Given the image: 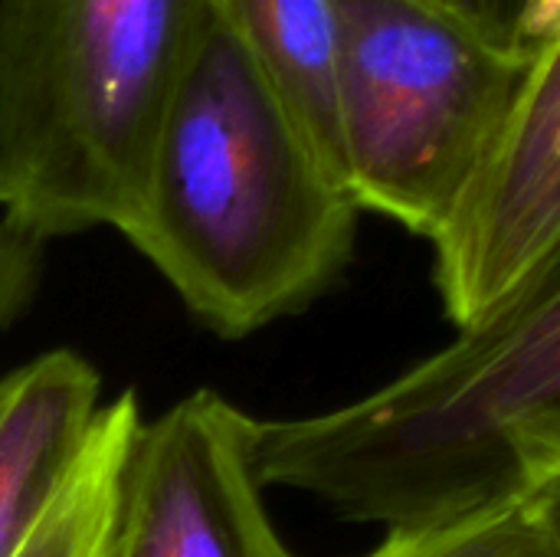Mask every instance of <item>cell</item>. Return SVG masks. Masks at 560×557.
<instances>
[{
	"label": "cell",
	"mask_w": 560,
	"mask_h": 557,
	"mask_svg": "<svg viewBox=\"0 0 560 557\" xmlns=\"http://www.w3.org/2000/svg\"><path fill=\"white\" fill-rule=\"evenodd\" d=\"M266 489L387 532L525 496L560 466V240L482 318L328 414L256 420Z\"/></svg>",
	"instance_id": "cell-1"
},
{
	"label": "cell",
	"mask_w": 560,
	"mask_h": 557,
	"mask_svg": "<svg viewBox=\"0 0 560 557\" xmlns=\"http://www.w3.org/2000/svg\"><path fill=\"white\" fill-rule=\"evenodd\" d=\"M358 213L213 0L121 236L233 341L308 309L341 276Z\"/></svg>",
	"instance_id": "cell-2"
},
{
	"label": "cell",
	"mask_w": 560,
	"mask_h": 557,
	"mask_svg": "<svg viewBox=\"0 0 560 557\" xmlns=\"http://www.w3.org/2000/svg\"><path fill=\"white\" fill-rule=\"evenodd\" d=\"M213 0H0V220L39 243L138 213Z\"/></svg>",
	"instance_id": "cell-3"
},
{
	"label": "cell",
	"mask_w": 560,
	"mask_h": 557,
	"mask_svg": "<svg viewBox=\"0 0 560 557\" xmlns=\"http://www.w3.org/2000/svg\"><path fill=\"white\" fill-rule=\"evenodd\" d=\"M345 184L436 243L492 164L541 53L486 43L433 0H331Z\"/></svg>",
	"instance_id": "cell-4"
},
{
	"label": "cell",
	"mask_w": 560,
	"mask_h": 557,
	"mask_svg": "<svg viewBox=\"0 0 560 557\" xmlns=\"http://www.w3.org/2000/svg\"><path fill=\"white\" fill-rule=\"evenodd\" d=\"M256 417L197 391L141 423L105 557H292L253 463Z\"/></svg>",
	"instance_id": "cell-5"
},
{
	"label": "cell",
	"mask_w": 560,
	"mask_h": 557,
	"mask_svg": "<svg viewBox=\"0 0 560 557\" xmlns=\"http://www.w3.org/2000/svg\"><path fill=\"white\" fill-rule=\"evenodd\" d=\"M560 240V39L532 69L482 181L436 246V286L456 328L482 318Z\"/></svg>",
	"instance_id": "cell-6"
},
{
	"label": "cell",
	"mask_w": 560,
	"mask_h": 557,
	"mask_svg": "<svg viewBox=\"0 0 560 557\" xmlns=\"http://www.w3.org/2000/svg\"><path fill=\"white\" fill-rule=\"evenodd\" d=\"M82 355L46 351L0 378V557H13L66 483L102 410Z\"/></svg>",
	"instance_id": "cell-7"
},
{
	"label": "cell",
	"mask_w": 560,
	"mask_h": 557,
	"mask_svg": "<svg viewBox=\"0 0 560 557\" xmlns=\"http://www.w3.org/2000/svg\"><path fill=\"white\" fill-rule=\"evenodd\" d=\"M217 7L299 118L325 164L345 184L338 131V30L331 0H217Z\"/></svg>",
	"instance_id": "cell-8"
},
{
	"label": "cell",
	"mask_w": 560,
	"mask_h": 557,
	"mask_svg": "<svg viewBox=\"0 0 560 557\" xmlns=\"http://www.w3.org/2000/svg\"><path fill=\"white\" fill-rule=\"evenodd\" d=\"M141 423V407L131 391L102 404L66 483L13 557H105L125 466Z\"/></svg>",
	"instance_id": "cell-9"
},
{
	"label": "cell",
	"mask_w": 560,
	"mask_h": 557,
	"mask_svg": "<svg viewBox=\"0 0 560 557\" xmlns=\"http://www.w3.org/2000/svg\"><path fill=\"white\" fill-rule=\"evenodd\" d=\"M368 557H560V538L518 496L387 532Z\"/></svg>",
	"instance_id": "cell-10"
},
{
	"label": "cell",
	"mask_w": 560,
	"mask_h": 557,
	"mask_svg": "<svg viewBox=\"0 0 560 557\" xmlns=\"http://www.w3.org/2000/svg\"><path fill=\"white\" fill-rule=\"evenodd\" d=\"M43 246L30 233L0 220V335L26 312L43 272Z\"/></svg>",
	"instance_id": "cell-11"
},
{
	"label": "cell",
	"mask_w": 560,
	"mask_h": 557,
	"mask_svg": "<svg viewBox=\"0 0 560 557\" xmlns=\"http://www.w3.org/2000/svg\"><path fill=\"white\" fill-rule=\"evenodd\" d=\"M433 3L459 16L486 43L509 53H532L522 43V23L532 0H433Z\"/></svg>",
	"instance_id": "cell-12"
},
{
	"label": "cell",
	"mask_w": 560,
	"mask_h": 557,
	"mask_svg": "<svg viewBox=\"0 0 560 557\" xmlns=\"http://www.w3.org/2000/svg\"><path fill=\"white\" fill-rule=\"evenodd\" d=\"M560 39V0H532L522 23V43L532 53H545Z\"/></svg>",
	"instance_id": "cell-13"
},
{
	"label": "cell",
	"mask_w": 560,
	"mask_h": 557,
	"mask_svg": "<svg viewBox=\"0 0 560 557\" xmlns=\"http://www.w3.org/2000/svg\"><path fill=\"white\" fill-rule=\"evenodd\" d=\"M525 499L535 506V512L545 519V525L560 538V466H555L551 473H545L528 492Z\"/></svg>",
	"instance_id": "cell-14"
}]
</instances>
